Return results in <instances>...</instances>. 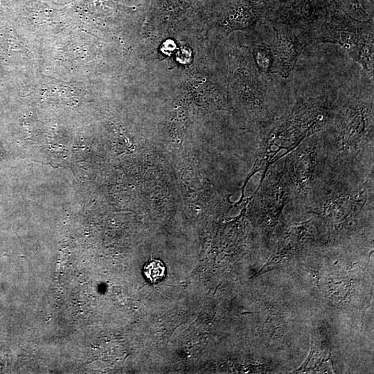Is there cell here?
Instances as JSON below:
<instances>
[{"instance_id": "52a82bcc", "label": "cell", "mask_w": 374, "mask_h": 374, "mask_svg": "<svg viewBox=\"0 0 374 374\" xmlns=\"http://www.w3.org/2000/svg\"><path fill=\"white\" fill-rule=\"evenodd\" d=\"M252 211L265 242L271 240L287 215L294 212L293 194L285 170L283 157L268 167L252 202Z\"/></svg>"}, {"instance_id": "4fadbf2b", "label": "cell", "mask_w": 374, "mask_h": 374, "mask_svg": "<svg viewBox=\"0 0 374 374\" xmlns=\"http://www.w3.org/2000/svg\"><path fill=\"white\" fill-rule=\"evenodd\" d=\"M349 1L355 9H360L362 10L358 0H349Z\"/></svg>"}, {"instance_id": "30bf717a", "label": "cell", "mask_w": 374, "mask_h": 374, "mask_svg": "<svg viewBox=\"0 0 374 374\" xmlns=\"http://www.w3.org/2000/svg\"><path fill=\"white\" fill-rule=\"evenodd\" d=\"M298 373H332L330 346L326 335L320 332L312 335L310 352L304 364L296 370Z\"/></svg>"}, {"instance_id": "9c48e42d", "label": "cell", "mask_w": 374, "mask_h": 374, "mask_svg": "<svg viewBox=\"0 0 374 374\" xmlns=\"http://www.w3.org/2000/svg\"><path fill=\"white\" fill-rule=\"evenodd\" d=\"M274 35L270 45L274 64L272 74L287 78L304 48L309 44L305 33L287 28H273Z\"/></svg>"}, {"instance_id": "7a4b0ae2", "label": "cell", "mask_w": 374, "mask_h": 374, "mask_svg": "<svg viewBox=\"0 0 374 374\" xmlns=\"http://www.w3.org/2000/svg\"><path fill=\"white\" fill-rule=\"evenodd\" d=\"M374 177L361 178L330 170L307 208L316 215L327 242L342 243L373 228Z\"/></svg>"}, {"instance_id": "ba28073f", "label": "cell", "mask_w": 374, "mask_h": 374, "mask_svg": "<svg viewBox=\"0 0 374 374\" xmlns=\"http://www.w3.org/2000/svg\"><path fill=\"white\" fill-rule=\"evenodd\" d=\"M321 0H286L265 18L273 28H287L306 34L314 27L327 9Z\"/></svg>"}, {"instance_id": "3957f363", "label": "cell", "mask_w": 374, "mask_h": 374, "mask_svg": "<svg viewBox=\"0 0 374 374\" xmlns=\"http://www.w3.org/2000/svg\"><path fill=\"white\" fill-rule=\"evenodd\" d=\"M341 91L325 87L297 95L260 137L265 166L281 150L287 154L308 137L322 131L331 121ZM271 162V163H272Z\"/></svg>"}, {"instance_id": "5b68a950", "label": "cell", "mask_w": 374, "mask_h": 374, "mask_svg": "<svg viewBox=\"0 0 374 374\" xmlns=\"http://www.w3.org/2000/svg\"><path fill=\"white\" fill-rule=\"evenodd\" d=\"M293 194L295 213L305 215L312 198L331 170L321 131L301 142L283 156Z\"/></svg>"}, {"instance_id": "7c38bea8", "label": "cell", "mask_w": 374, "mask_h": 374, "mask_svg": "<svg viewBox=\"0 0 374 374\" xmlns=\"http://www.w3.org/2000/svg\"><path fill=\"white\" fill-rule=\"evenodd\" d=\"M166 268L163 263L157 259H151L143 267V272L151 283H155L164 278Z\"/></svg>"}, {"instance_id": "8fae6325", "label": "cell", "mask_w": 374, "mask_h": 374, "mask_svg": "<svg viewBox=\"0 0 374 374\" xmlns=\"http://www.w3.org/2000/svg\"><path fill=\"white\" fill-rule=\"evenodd\" d=\"M253 57L256 66L265 75L272 74L274 56L270 44L260 43L253 51Z\"/></svg>"}, {"instance_id": "6da1fadb", "label": "cell", "mask_w": 374, "mask_h": 374, "mask_svg": "<svg viewBox=\"0 0 374 374\" xmlns=\"http://www.w3.org/2000/svg\"><path fill=\"white\" fill-rule=\"evenodd\" d=\"M373 87L341 92L333 116L321 131L331 170L374 177Z\"/></svg>"}, {"instance_id": "8992f818", "label": "cell", "mask_w": 374, "mask_h": 374, "mask_svg": "<svg viewBox=\"0 0 374 374\" xmlns=\"http://www.w3.org/2000/svg\"><path fill=\"white\" fill-rule=\"evenodd\" d=\"M233 70L232 85L247 113L250 125L261 135L283 111L271 96L266 75L255 64L237 57Z\"/></svg>"}, {"instance_id": "277c9868", "label": "cell", "mask_w": 374, "mask_h": 374, "mask_svg": "<svg viewBox=\"0 0 374 374\" xmlns=\"http://www.w3.org/2000/svg\"><path fill=\"white\" fill-rule=\"evenodd\" d=\"M373 23L359 20L339 9L326 10L308 35L310 44L331 43L341 47L373 80Z\"/></svg>"}]
</instances>
